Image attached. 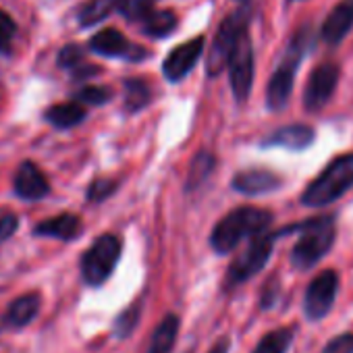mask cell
Listing matches in <instances>:
<instances>
[{
  "instance_id": "8fae6325",
  "label": "cell",
  "mask_w": 353,
  "mask_h": 353,
  "mask_svg": "<svg viewBox=\"0 0 353 353\" xmlns=\"http://www.w3.org/2000/svg\"><path fill=\"white\" fill-rule=\"evenodd\" d=\"M204 36H198L181 46H176L168 52V57L162 63V73L166 77V81L170 83H179L200 61L202 52H204Z\"/></svg>"
},
{
  "instance_id": "3957f363",
  "label": "cell",
  "mask_w": 353,
  "mask_h": 353,
  "mask_svg": "<svg viewBox=\"0 0 353 353\" xmlns=\"http://www.w3.org/2000/svg\"><path fill=\"white\" fill-rule=\"evenodd\" d=\"M353 188V152L336 156L301 194V204L322 208L336 202Z\"/></svg>"
},
{
  "instance_id": "8d00e7d4",
  "label": "cell",
  "mask_w": 353,
  "mask_h": 353,
  "mask_svg": "<svg viewBox=\"0 0 353 353\" xmlns=\"http://www.w3.org/2000/svg\"><path fill=\"white\" fill-rule=\"evenodd\" d=\"M239 3H248V0H239Z\"/></svg>"
},
{
  "instance_id": "9c48e42d",
  "label": "cell",
  "mask_w": 353,
  "mask_h": 353,
  "mask_svg": "<svg viewBox=\"0 0 353 353\" xmlns=\"http://www.w3.org/2000/svg\"><path fill=\"white\" fill-rule=\"evenodd\" d=\"M339 274L334 270L320 272L305 289L303 297V314L307 320L316 322L326 318V314L332 310L336 293H339Z\"/></svg>"
},
{
  "instance_id": "44dd1931",
  "label": "cell",
  "mask_w": 353,
  "mask_h": 353,
  "mask_svg": "<svg viewBox=\"0 0 353 353\" xmlns=\"http://www.w3.org/2000/svg\"><path fill=\"white\" fill-rule=\"evenodd\" d=\"M216 166V158L214 154L200 150L194 160L190 162V170H188V179H185V192H196L198 188H202L206 183V179L212 174Z\"/></svg>"
},
{
  "instance_id": "52a82bcc",
  "label": "cell",
  "mask_w": 353,
  "mask_h": 353,
  "mask_svg": "<svg viewBox=\"0 0 353 353\" xmlns=\"http://www.w3.org/2000/svg\"><path fill=\"white\" fill-rule=\"evenodd\" d=\"M248 19H250L248 9H239L221 23L206 61V73L210 77H216L225 67H229V61L237 48L239 38L248 32Z\"/></svg>"
},
{
  "instance_id": "ac0fdd59",
  "label": "cell",
  "mask_w": 353,
  "mask_h": 353,
  "mask_svg": "<svg viewBox=\"0 0 353 353\" xmlns=\"http://www.w3.org/2000/svg\"><path fill=\"white\" fill-rule=\"evenodd\" d=\"M40 305H42V299H40L38 293H26V295L13 299L11 305L7 307L5 318H3L5 326L23 328V326L32 324L34 318H36L38 312H40Z\"/></svg>"
},
{
  "instance_id": "8992f818",
  "label": "cell",
  "mask_w": 353,
  "mask_h": 353,
  "mask_svg": "<svg viewBox=\"0 0 353 353\" xmlns=\"http://www.w3.org/2000/svg\"><path fill=\"white\" fill-rule=\"evenodd\" d=\"M123 252V241L117 235H100L90 250L81 256L79 268H81V279L90 287H100L104 285L110 274L114 272Z\"/></svg>"
},
{
  "instance_id": "4fadbf2b",
  "label": "cell",
  "mask_w": 353,
  "mask_h": 353,
  "mask_svg": "<svg viewBox=\"0 0 353 353\" xmlns=\"http://www.w3.org/2000/svg\"><path fill=\"white\" fill-rule=\"evenodd\" d=\"M281 176L274 174L272 170L266 168H248V170H239L235 172V176L231 179V188L248 198L254 196H264L270 192H276L281 188Z\"/></svg>"
},
{
  "instance_id": "e575fe53",
  "label": "cell",
  "mask_w": 353,
  "mask_h": 353,
  "mask_svg": "<svg viewBox=\"0 0 353 353\" xmlns=\"http://www.w3.org/2000/svg\"><path fill=\"white\" fill-rule=\"evenodd\" d=\"M276 291H279V287H276V285H270V291H268V289H264V295H262V307H264V310L274 305Z\"/></svg>"
},
{
  "instance_id": "cb8c5ba5",
  "label": "cell",
  "mask_w": 353,
  "mask_h": 353,
  "mask_svg": "<svg viewBox=\"0 0 353 353\" xmlns=\"http://www.w3.org/2000/svg\"><path fill=\"white\" fill-rule=\"evenodd\" d=\"M176 15L172 11H154L145 21H143V34L152 38H166L176 30Z\"/></svg>"
},
{
  "instance_id": "7402d4cb",
  "label": "cell",
  "mask_w": 353,
  "mask_h": 353,
  "mask_svg": "<svg viewBox=\"0 0 353 353\" xmlns=\"http://www.w3.org/2000/svg\"><path fill=\"white\" fill-rule=\"evenodd\" d=\"M293 336H295V330L291 326L274 328L262 336V341L256 345L252 353H287L293 345Z\"/></svg>"
},
{
  "instance_id": "ffe728a7",
  "label": "cell",
  "mask_w": 353,
  "mask_h": 353,
  "mask_svg": "<svg viewBox=\"0 0 353 353\" xmlns=\"http://www.w3.org/2000/svg\"><path fill=\"white\" fill-rule=\"evenodd\" d=\"M44 119L54 125L57 129H71L85 119V108L79 102H65L54 104L44 112Z\"/></svg>"
},
{
  "instance_id": "277c9868",
  "label": "cell",
  "mask_w": 353,
  "mask_h": 353,
  "mask_svg": "<svg viewBox=\"0 0 353 353\" xmlns=\"http://www.w3.org/2000/svg\"><path fill=\"white\" fill-rule=\"evenodd\" d=\"M307 44H310L307 32L305 30L297 32V36L289 42L285 59L281 61V65L272 73L268 88H266V106L272 112H281L289 104L293 83H295V73H297V67H299L305 50H307Z\"/></svg>"
},
{
  "instance_id": "5b68a950",
  "label": "cell",
  "mask_w": 353,
  "mask_h": 353,
  "mask_svg": "<svg viewBox=\"0 0 353 353\" xmlns=\"http://www.w3.org/2000/svg\"><path fill=\"white\" fill-rule=\"evenodd\" d=\"M281 237L279 231H266L254 239H250L248 248L231 262L227 274H225V283H223V291H233L239 285H243L245 281H250L252 276H256L272 258V250L276 239Z\"/></svg>"
},
{
  "instance_id": "2e32d148",
  "label": "cell",
  "mask_w": 353,
  "mask_h": 353,
  "mask_svg": "<svg viewBox=\"0 0 353 353\" xmlns=\"http://www.w3.org/2000/svg\"><path fill=\"white\" fill-rule=\"evenodd\" d=\"M353 28V0H343L336 5L326 21L322 23V40L330 46H336Z\"/></svg>"
},
{
  "instance_id": "f546056e",
  "label": "cell",
  "mask_w": 353,
  "mask_h": 353,
  "mask_svg": "<svg viewBox=\"0 0 353 353\" xmlns=\"http://www.w3.org/2000/svg\"><path fill=\"white\" fill-rule=\"evenodd\" d=\"M117 188H119V185H117V181H112V179H96V181L90 183L85 198H88V202L100 204V202L108 200V198L117 192Z\"/></svg>"
},
{
  "instance_id": "484cf974",
  "label": "cell",
  "mask_w": 353,
  "mask_h": 353,
  "mask_svg": "<svg viewBox=\"0 0 353 353\" xmlns=\"http://www.w3.org/2000/svg\"><path fill=\"white\" fill-rule=\"evenodd\" d=\"M156 0H117V11L129 21H145L154 13Z\"/></svg>"
},
{
  "instance_id": "6da1fadb",
  "label": "cell",
  "mask_w": 353,
  "mask_h": 353,
  "mask_svg": "<svg viewBox=\"0 0 353 353\" xmlns=\"http://www.w3.org/2000/svg\"><path fill=\"white\" fill-rule=\"evenodd\" d=\"M279 233H281V237L291 235V233L299 235L297 243L291 250L289 260H291L293 268L310 270L322 258H326V254L330 252V248L336 239V225H334V216L326 214V216L305 219L291 227H283V229H279Z\"/></svg>"
},
{
  "instance_id": "1f68e13d",
  "label": "cell",
  "mask_w": 353,
  "mask_h": 353,
  "mask_svg": "<svg viewBox=\"0 0 353 353\" xmlns=\"http://www.w3.org/2000/svg\"><path fill=\"white\" fill-rule=\"evenodd\" d=\"M320 353H353V332H343L328 341Z\"/></svg>"
},
{
  "instance_id": "4dcf8cb0",
  "label": "cell",
  "mask_w": 353,
  "mask_h": 353,
  "mask_svg": "<svg viewBox=\"0 0 353 353\" xmlns=\"http://www.w3.org/2000/svg\"><path fill=\"white\" fill-rule=\"evenodd\" d=\"M81 63H83V48L77 44H67L59 52V67H63V69L75 71L77 67H81Z\"/></svg>"
},
{
  "instance_id": "9a60e30c",
  "label": "cell",
  "mask_w": 353,
  "mask_h": 353,
  "mask_svg": "<svg viewBox=\"0 0 353 353\" xmlns=\"http://www.w3.org/2000/svg\"><path fill=\"white\" fill-rule=\"evenodd\" d=\"M316 139V131L310 125H287L276 129L274 133H270L260 145L262 148H283V150H291V152H303L307 150Z\"/></svg>"
},
{
  "instance_id": "5bb4252c",
  "label": "cell",
  "mask_w": 353,
  "mask_h": 353,
  "mask_svg": "<svg viewBox=\"0 0 353 353\" xmlns=\"http://www.w3.org/2000/svg\"><path fill=\"white\" fill-rule=\"evenodd\" d=\"M13 190L21 200H28V202H38L50 194L46 174L30 160L17 168L13 176Z\"/></svg>"
},
{
  "instance_id": "836d02e7",
  "label": "cell",
  "mask_w": 353,
  "mask_h": 353,
  "mask_svg": "<svg viewBox=\"0 0 353 353\" xmlns=\"http://www.w3.org/2000/svg\"><path fill=\"white\" fill-rule=\"evenodd\" d=\"M100 73V67H94V65H81L73 71V77L75 79H85V77H92V75H98Z\"/></svg>"
},
{
  "instance_id": "7c38bea8",
  "label": "cell",
  "mask_w": 353,
  "mask_h": 353,
  "mask_svg": "<svg viewBox=\"0 0 353 353\" xmlns=\"http://www.w3.org/2000/svg\"><path fill=\"white\" fill-rule=\"evenodd\" d=\"M90 50L102 57H121L129 63H139L148 57V50L131 44L117 30H102L90 40Z\"/></svg>"
},
{
  "instance_id": "d590c367",
  "label": "cell",
  "mask_w": 353,
  "mask_h": 353,
  "mask_svg": "<svg viewBox=\"0 0 353 353\" xmlns=\"http://www.w3.org/2000/svg\"><path fill=\"white\" fill-rule=\"evenodd\" d=\"M229 349H231V339L229 336H223L219 343H214V347L208 353H229Z\"/></svg>"
},
{
  "instance_id": "30bf717a",
  "label": "cell",
  "mask_w": 353,
  "mask_h": 353,
  "mask_svg": "<svg viewBox=\"0 0 353 353\" xmlns=\"http://www.w3.org/2000/svg\"><path fill=\"white\" fill-rule=\"evenodd\" d=\"M339 75L341 69L334 63H322L312 71L303 92V106L307 112H318L328 104V100L336 90Z\"/></svg>"
},
{
  "instance_id": "e0dca14e",
  "label": "cell",
  "mask_w": 353,
  "mask_h": 353,
  "mask_svg": "<svg viewBox=\"0 0 353 353\" xmlns=\"http://www.w3.org/2000/svg\"><path fill=\"white\" fill-rule=\"evenodd\" d=\"M81 231H83L81 219L65 212V214L52 216V219L36 225L34 235L36 237H52V239H61V241H73L81 235Z\"/></svg>"
},
{
  "instance_id": "ba28073f",
  "label": "cell",
  "mask_w": 353,
  "mask_h": 353,
  "mask_svg": "<svg viewBox=\"0 0 353 353\" xmlns=\"http://www.w3.org/2000/svg\"><path fill=\"white\" fill-rule=\"evenodd\" d=\"M254 73H256V61H254V46L248 36V32L239 38L237 48L229 61V81L233 96L239 104H243L252 92L254 85Z\"/></svg>"
},
{
  "instance_id": "4316f807",
  "label": "cell",
  "mask_w": 353,
  "mask_h": 353,
  "mask_svg": "<svg viewBox=\"0 0 353 353\" xmlns=\"http://www.w3.org/2000/svg\"><path fill=\"white\" fill-rule=\"evenodd\" d=\"M139 316H141V303H133L125 312H121L117 316V320H114V336L117 339H127L135 330V326L139 322Z\"/></svg>"
},
{
  "instance_id": "603a6c76",
  "label": "cell",
  "mask_w": 353,
  "mask_h": 353,
  "mask_svg": "<svg viewBox=\"0 0 353 353\" xmlns=\"http://www.w3.org/2000/svg\"><path fill=\"white\" fill-rule=\"evenodd\" d=\"M125 110L127 112H139L143 110L150 100H152V92L148 88V83L143 79H137V77H131V79H125Z\"/></svg>"
},
{
  "instance_id": "f1b7e54d",
  "label": "cell",
  "mask_w": 353,
  "mask_h": 353,
  "mask_svg": "<svg viewBox=\"0 0 353 353\" xmlns=\"http://www.w3.org/2000/svg\"><path fill=\"white\" fill-rule=\"evenodd\" d=\"M17 34V26L11 15L0 11V54L9 57L13 52V38Z\"/></svg>"
},
{
  "instance_id": "7a4b0ae2",
  "label": "cell",
  "mask_w": 353,
  "mask_h": 353,
  "mask_svg": "<svg viewBox=\"0 0 353 353\" xmlns=\"http://www.w3.org/2000/svg\"><path fill=\"white\" fill-rule=\"evenodd\" d=\"M274 214L264 208L241 206L225 214L210 233V245L216 254L227 256L245 239H254L268 231Z\"/></svg>"
},
{
  "instance_id": "d4e9b609",
  "label": "cell",
  "mask_w": 353,
  "mask_h": 353,
  "mask_svg": "<svg viewBox=\"0 0 353 353\" xmlns=\"http://www.w3.org/2000/svg\"><path fill=\"white\" fill-rule=\"evenodd\" d=\"M112 11H117V0H90L79 11V26L92 28L104 21Z\"/></svg>"
},
{
  "instance_id": "d6a6232c",
  "label": "cell",
  "mask_w": 353,
  "mask_h": 353,
  "mask_svg": "<svg viewBox=\"0 0 353 353\" xmlns=\"http://www.w3.org/2000/svg\"><path fill=\"white\" fill-rule=\"evenodd\" d=\"M19 229V219L15 214H5V216H0V243H5L9 241L15 231Z\"/></svg>"
},
{
  "instance_id": "d6986e66",
  "label": "cell",
  "mask_w": 353,
  "mask_h": 353,
  "mask_svg": "<svg viewBox=\"0 0 353 353\" xmlns=\"http://www.w3.org/2000/svg\"><path fill=\"white\" fill-rule=\"evenodd\" d=\"M179 326H181V320L176 314L164 316L162 322L152 332L148 353H170L176 343V334H179Z\"/></svg>"
},
{
  "instance_id": "83f0119b",
  "label": "cell",
  "mask_w": 353,
  "mask_h": 353,
  "mask_svg": "<svg viewBox=\"0 0 353 353\" xmlns=\"http://www.w3.org/2000/svg\"><path fill=\"white\" fill-rule=\"evenodd\" d=\"M110 98H112V90L104 88V85H88V88H81L75 94L77 102L92 104V106H102V104L110 102Z\"/></svg>"
}]
</instances>
